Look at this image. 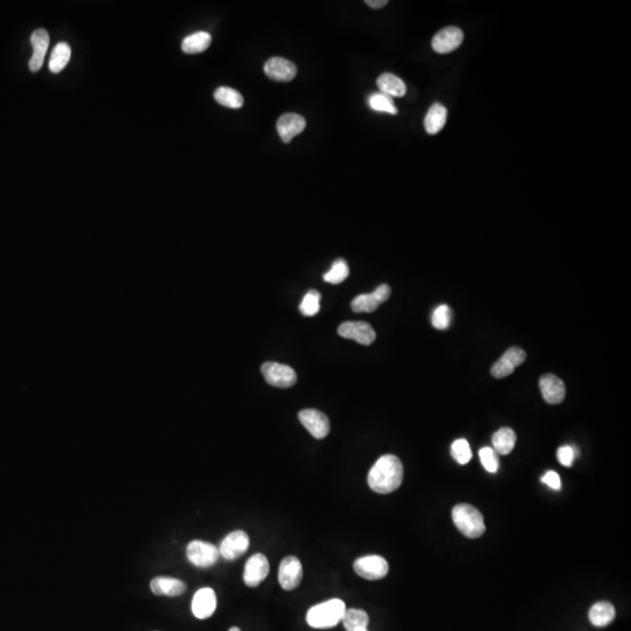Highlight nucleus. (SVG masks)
<instances>
[{
    "label": "nucleus",
    "mask_w": 631,
    "mask_h": 631,
    "mask_svg": "<svg viewBox=\"0 0 631 631\" xmlns=\"http://www.w3.org/2000/svg\"><path fill=\"white\" fill-rule=\"evenodd\" d=\"M577 456V452L575 448L571 446L560 447L558 449V459L559 462L564 466H573L574 459Z\"/></svg>",
    "instance_id": "obj_35"
},
{
    "label": "nucleus",
    "mask_w": 631,
    "mask_h": 631,
    "mask_svg": "<svg viewBox=\"0 0 631 631\" xmlns=\"http://www.w3.org/2000/svg\"><path fill=\"white\" fill-rule=\"evenodd\" d=\"M152 593L155 595H165V596H179L186 591V584L182 580L169 577H157L152 579L150 584Z\"/></svg>",
    "instance_id": "obj_20"
},
{
    "label": "nucleus",
    "mask_w": 631,
    "mask_h": 631,
    "mask_svg": "<svg viewBox=\"0 0 631 631\" xmlns=\"http://www.w3.org/2000/svg\"><path fill=\"white\" fill-rule=\"evenodd\" d=\"M230 631H241V629L237 628V627H233V628H230Z\"/></svg>",
    "instance_id": "obj_38"
},
{
    "label": "nucleus",
    "mask_w": 631,
    "mask_h": 631,
    "mask_svg": "<svg viewBox=\"0 0 631 631\" xmlns=\"http://www.w3.org/2000/svg\"><path fill=\"white\" fill-rule=\"evenodd\" d=\"M341 621L346 631H357L367 629L370 618L367 613L361 609H346Z\"/></svg>",
    "instance_id": "obj_27"
},
{
    "label": "nucleus",
    "mask_w": 631,
    "mask_h": 631,
    "mask_svg": "<svg viewBox=\"0 0 631 631\" xmlns=\"http://www.w3.org/2000/svg\"><path fill=\"white\" fill-rule=\"evenodd\" d=\"M307 122L297 114H284L277 119L276 129L282 142L289 143L291 139L303 132Z\"/></svg>",
    "instance_id": "obj_18"
},
{
    "label": "nucleus",
    "mask_w": 631,
    "mask_h": 631,
    "mask_svg": "<svg viewBox=\"0 0 631 631\" xmlns=\"http://www.w3.org/2000/svg\"><path fill=\"white\" fill-rule=\"evenodd\" d=\"M216 609V591L212 588H201L192 600V613L196 618L205 620L214 614Z\"/></svg>",
    "instance_id": "obj_17"
},
{
    "label": "nucleus",
    "mask_w": 631,
    "mask_h": 631,
    "mask_svg": "<svg viewBox=\"0 0 631 631\" xmlns=\"http://www.w3.org/2000/svg\"><path fill=\"white\" fill-rule=\"evenodd\" d=\"M463 39L464 34L461 28L448 26L439 30L432 37V47L439 54H448L462 45Z\"/></svg>",
    "instance_id": "obj_11"
},
{
    "label": "nucleus",
    "mask_w": 631,
    "mask_h": 631,
    "mask_svg": "<svg viewBox=\"0 0 631 631\" xmlns=\"http://www.w3.org/2000/svg\"><path fill=\"white\" fill-rule=\"evenodd\" d=\"M261 372H262L266 382L273 387L289 389L297 382L296 372L294 371V368L288 366V365L268 361L262 365Z\"/></svg>",
    "instance_id": "obj_4"
},
{
    "label": "nucleus",
    "mask_w": 631,
    "mask_h": 631,
    "mask_svg": "<svg viewBox=\"0 0 631 631\" xmlns=\"http://www.w3.org/2000/svg\"><path fill=\"white\" fill-rule=\"evenodd\" d=\"M480 459L486 471H489L491 473L498 471L500 459H498V454L493 450V448H489V447L482 448L480 450Z\"/></svg>",
    "instance_id": "obj_34"
},
{
    "label": "nucleus",
    "mask_w": 631,
    "mask_h": 631,
    "mask_svg": "<svg viewBox=\"0 0 631 631\" xmlns=\"http://www.w3.org/2000/svg\"><path fill=\"white\" fill-rule=\"evenodd\" d=\"M300 421L314 439H325L330 432V421L324 413L317 409H303L298 414Z\"/></svg>",
    "instance_id": "obj_10"
},
{
    "label": "nucleus",
    "mask_w": 631,
    "mask_h": 631,
    "mask_svg": "<svg viewBox=\"0 0 631 631\" xmlns=\"http://www.w3.org/2000/svg\"><path fill=\"white\" fill-rule=\"evenodd\" d=\"M452 520L459 532L466 537L476 539L485 532L482 513L470 504H459L452 509Z\"/></svg>",
    "instance_id": "obj_3"
},
{
    "label": "nucleus",
    "mask_w": 631,
    "mask_h": 631,
    "mask_svg": "<svg viewBox=\"0 0 631 631\" xmlns=\"http://www.w3.org/2000/svg\"><path fill=\"white\" fill-rule=\"evenodd\" d=\"M368 105L371 109L379 112H387L391 115H396L398 109L395 107L394 102L391 98L382 93H375L368 98Z\"/></svg>",
    "instance_id": "obj_29"
},
{
    "label": "nucleus",
    "mask_w": 631,
    "mask_h": 631,
    "mask_svg": "<svg viewBox=\"0 0 631 631\" xmlns=\"http://www.w3.org/2000/svg\"><path fill=\"white\" fill-rule=\"evenodd\" d=\"M517 435L509 427L500 428L493 436V450L500 455H509L516 446Z\"/></svg>",
    "instance_id": "obj_25"
},
{
    "label": "nucleus",
    "mask_w": 631,
    "mask_h": 631,
    "mask_svg": "<svg viewBox=\"0 0 631 631\" xmlns=\"http://www.w3.org/2000/svg\"><path fill=\"white\" fill-rule=\"evenodd\" d=\"M264 69L268 78H271L273 81L289 82L294 80L295 76L297 75V67L295 66V64L287 59L278 58V57L269 59L264 64Z\"/></svg>",
    "instance_id": "obj_15"
},
{
    "label": "nucleus",
    "mask_w": 631,
    "mask_h": 631,
    "mask_svg": "<svg viewBox=\"0 0 631 631\" xmlns=\"http://www.w3.org/2000/svg\"><path fill=\"white\" fill-rule=\"evenodd\" d=\"M186 554L189 562L196 567L207 568L216 565L219 560L220 552L218 547L206 541H193L189 543Z\"/></svg>",
    "instance_id": "obj_5"
},
{
    "label": "nucleus",
    "mask_w": 631,
    "mask_h": 631,
    "mask_svg": "<svg viewBox=\"0 0 631 631\" xmlns=\"http://www.w3.org/2000/svg\"><path fill=\"white\" fill-rule=\"evenodd\" d=\"M353 570L359 577L366 580H380L389 574V564L385 558L380 555H367L359 558L353 564Z\"/></svg>",
    "instance_id": "obj_6"
},
{
    "label": "nucleus",
    "mask_w": 631,
    "mask_h": 631,
    "mask_svg": "<svg viewBox=\"0 0 631 631\" xmlns=\"http://www.w3.org/2000/svg\"><path fill=\"white\" fill-rule=\"evenodd\" d=\"M541 482L545 483L546 485L550 486L552 489H561L560 477L555 471H548V473H545L543 478H541Z\"/></svg>",
    "instance_id": "obj_36"
},
{
    "label": "nucleus",
    "mask_w": 631,
    "mask_h": 631,
    "mask_svg": "<svg viewBox=\"0 0 631 631\" xmlns=\"http://www.w3.org/2000/svg\"><path fill=\"white\" fill-rule=\"evenodd\" d=\"M452 456L456 462L462 464V466L469 463L470 459L473 457L469 442L464 439L456 440L455 442L452 443Z\"/></svg>",
    "instance_id": "obj_33"
},
{
    "label": "nucleus",
    "mask_w": 631,
    "mask_h": 631,
    "mask_svg": "<svg viewBox=\"0 0 631 631\" xmlns=\"http://www.w3.org/2000/svg\"><path fill=\"white\" fill-rule=\"evenodd\" d=\"M71 46L66 42H59L53 48L51 59H49V69L52 73L58 74L61 71H64V68L67 66L68 61L71 60Z\"/></svg>",
    "instance_id": "obj_26"
},
{
    "label": "nucleus",
    "mask_w": 631,
    "mask_h": 631,
    "mask_svg": "<svg viewBox=\"0 0 631 631\" xmlns=\"http://www.w3.org/2000/svg\"><path fill=\"white\" fill-rule=\"evenodd\" d=\"M338 334L346 339H353L361 345L375 343L377 334L375 329L366 322H345L338 328Z\"/></svg>",
    "instance_id": "obj_12"
},
{
    "label": "nucleus",
    "mask_w": 631,
    "mask_h": 631,
    "mask_svg": "<svg viewBox=\"0 0 631 631\" xmlns=\"http://www.w3.org/2000/svg\"><path fill=\"white\" fill-rule=\"evenodd\" d=\"M269 571H271V566H269L267 557L264 554H254L253 557L248 559L246 567H244V573H243L244 584L248 587H257L259 584L266 580Z\"/></svg>",
    "instance_id": "obj_8"
},
{
    "label": "nucleus",
    "mask_w": 631,
    "mask_h": 631,
    "mask_svg": "<svg viewBox=\"0 0 631 631\" xmlns=\"http://www.w3.org/2000/svg\"><path fill=\"white\" fill-rule=\"evenodd\" d=\"M348 275H350V269H348L346 261L343 260V259H338L337 261H334L330 271L324 273L323 278L328 283L339 284L341 282H344L348 278Z\"/></svg>",
    "instance_id": "obj_30"
},
{
    "label": "nucleus",
    "mask_w": 631,
    "mask_h": 631,
    "mask_svg": "<svg viewBox=\"0 0 631 631\" xmlns=\"http://www.w3.org/2000/svg\"><path fill=\"white\" fill-rule=\"evenodd\" d=\"M403 480V466L394 455H384L368 473V485L375 493L387 495L399 489Z\"/></svg>",
    "instance_id": "obj_1"
},
{
    "label": "nucleus",
    "mask_w": 631,
    "mask_h": 631,
    "mask_svg": "<svg viewBox=\"0 0 631 631\" xmlns=\"http://www.w3.org/2000/svg\"><path fill=\"white\" fill-rule=\"evenodd\" d=\"M211 42L212 35L208 32H196L182 40V49L186 54H198L206 51Z\"/></svg>",
    "instance_id": "obj_24"
},
{
    "label": "nucleus",
    "mask_w": 631,
    "mask_h": 631,
    "mask_svg": "<svg viewBox=\"0 0 631 631\" xmlns=\"http://www.w3.org/2000/svg\"><path fill=\"white\" fill-rule=\"evenodd\" d=\"M541 394L547 403L550 405H559L564 401L566 396V386L557 375H545L539 382Z\"/></svg>",
    "instance_id": "obj_16"
},
{
    "label": "nucleus",
    "mask_w": 631,
    "mask_h": 631,
    "mask_svg": "<svg viewBox=\"0 0 631 631\" xmlns=\"http://www.w3.org/2000/svg\"><path fill=\"white\" fill-rule=\"evenodd\" d=\"M303 579V567L296 557L284 558L278 570V582L284 591H294L301 584Z\"/></svg>",
    "instance_id": "obj_7"
},
{
    "label": "nucleus",
    "mask_w": 631,
    "mask_h": 631,
    "mask_svg": "<svg viewBox=\"0 0 631 631\" xmlns=\"http://www.w3.org/2000/svg\"><path fill=\"white\" fill-rule=\"evenodd\" d=\"M214 98L219 105L230 109H239L243 105V96L230 87H220L214 93Z\"/></svg>",
    "instance_id": "obj_28"
},
{
    "label": "nucleus",
    "mask_w": 631,
    "mask_h": 631,
    "mask_svg": "<svg viewBox=\"0 0 631 631\" xmlns=\"http://www.w3.org/2000/svg\"><path fill=\"white\" fill-rule=\"evenodd\" d=\"M321 294L317 290L307 291L300 305L304 316H314L321 309Z\"/></svg>",
    "instance_id": "obj_32"
},
{
    "label": "nucleus",
    "mask_w": 631,
    "mask_h": 631,
    "mask_svg": "<svg viewBox=\"0 0 631 631\" xmlns=\"http://www.w3.org/2000/svg\"><path fill=\"white\" fill-rule=\"evenodd\" d=\"M365 4L367 5V6L371 7V8H375V10H379V8H382V7H385L389 1L387 0H366Z\"/></svg>",
    "instance_id": "obj_37"
},
{
    "label": "nucleus",
    "mask_w": 631,
    "mask_h": 631,
    "mask_svg": "<svg viewBox=\"0 0 631 631\" xmlns=\"http://www.w3.org/2000/svg\"><path fill=\"white\" fill-rule=\"evenodd\" d=\"M526 353L520 348H511L493 364L491 375L497 379L505 378L512 375L516 367L524 364Z\"/></svg>",
    "instance_id": "obj_14"
},
{
    "label": "nucleus",
    "mask_w": 631,
    "mask_h": 631,
    "mask_svg": "<svg viewBox=\"0 0 631 631\" xmlns=\"http://www.w3.org/2000/svg\"><path fill=\"white\" fill-rule=\"evenodd\" d=\"M447 117H448V112H447L444 105L441 103L432 105L425 115V131L428 132L429 135L439 134L446 125Z\"/></svg>",
    "instance_id": "obj_22"
},
{
    "label": "nucleus",
    "mask_w": 631,
    "mask_h": 631,
    "mask_svg": "<svg viewBox=\"0 0 631 631\" xmlns=\"http://www.w3.org/2000/svg\"><path fill=\"white\" fill-rule=\"evenodd\" d=\"M346 606L339 598H332L329 601L317 604L307 611V622L311 628H334L343 620Z\"/></svg>",
    "instance_id": "obj_2"
},
{
    "label": "nucleus",
    "mask_w": 631,
    "mask_h": 631,
    "mask_svg": "<svg viewBox=\"0 0 631 631\" xmlns=\"http://www.w3.org/2000/svg\"><path fill=\"white\" fill-rule=\"evenodd\" d=\"M357 631H368V630H367V629H360V630H357Z\"/></svg>",
    "instance_id": "obj_39"
},
{
    "label": "nucleus",
    "mask_w": 631,
    "mask_h": 631,
    "mask_svg": "<svg viewBox=\"0 0 631 631\" xmlns=\"http://www.w3.org/2000/svg\"><path fill=\"white\" fill-rule=\"evenodd\" d=\"M391 287L387 284H382L371 294L359 295L352 301V310L355 312H373L378 309L380 304L389 300L391 296Z\"/></svg>",
    "instance_id": "obj_13"
},
{
    "label": "nucleus",
    "mask_w": 631,
    "mask_h": 631,
    "mask_svg": "<svg viewBox=\"0 0 631 631\" xmlns=\"http://www.w3.org/2000/svg\"><path fill=\"white\" fill-rule=\"evenodd\" d=\"M377 85L380 93L389 98H402L407 93V87L401 78L391 73H384L377 80Z\"/></svg>",
    "instance_id": "obj_21"
},
{
    "label": "nucleus",
    "mask_w": 631,
    "mask_h": 631,
    "mask_svg": "<svg viewBox=\"0 0 631 631\" xmlns=\"http://www.w3.org/2000/svg\"><path fill=\"white\" fill-rule=\"evenodd\" d=\"M588 616H589V621L591 622V625H595V627H606V625L614 621L616 611H615L614 606L611 602H598V603H595L591 608Z\"/></svg>",
    "instance_id": "obj_23"
},
{
    "label": "nucleus",
    "mask_w": 631,
    "mask_h": 631,
    "mask_svg": "<svg viewBox=\"0 0 631 631\" xmlns=\"http://www.w3.org/2000/svg\"><path fill=\"white\" fill-rule=\"evenodd\" d=\"M30 44L33 46V55L30 58L28 66H30V71H40V68L44 64L45 55L47 53L48 46H49V34L47 30L44 28L34 30L30 35Z\"/></svg>",
    "instance_id": "obj_19"
},
{
    "label": "nucleus",
    "mask_w": 631,
    "mask_h": 631,
    "mask_svg": "<svg viewBox=\"0 0 631 631\" xmlns=\"http://www.w3.org/2000/svg\"><path fill=\"white\" fill-rule=\"evenodd\" d=\"M452 311L448 305L442 304L432 311V324L437 330H447L452 323Z\"/></svg>",
    "instance_id": "obj_31"
},
{
    "label": "nucleus",
    "mask_w": 631,
    "mask_h": 631,
    "mask_svg": "<svg viewBox=\"0 0 631 631\" xmlns=\"http://www.w3.org/2000/svg\"><path fill=\"white\" fill-rule=\"evenodd\" d=\"M248 547H249L248 534L244 531H234L226 536L220 543V555L226 560H235L246 553Z\"/></svg>",
    "instance_id": "obj_9"
}]
</instances>
